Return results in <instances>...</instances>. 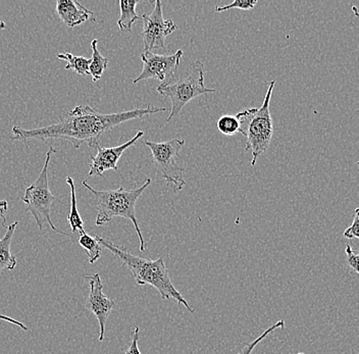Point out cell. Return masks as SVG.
Wrapping results in <instances>:
<instances>
[{"label": "cell", "mask_w": 359, "mask_h": 354, "mask_svg": "<svg viewBox=\"0 0 359 354\" xmlns=\"http://www.w3.org/2000/svg\"><path fill=\"white\" fill-rule=\"evenodd\" d=\"M276 81L269 83L262 107H253L236 114L241 126L242 135L246 138V151L252 156L251 167L257 158L268 150L273 135V123L269 111V103L275 88Z\"/></svg>", "instance_id": "obj_4"}, {"label": "cell", "mask_w": 359, "mask_h": 354, "mask_svg": "<svg viewBox=\"0 0 359 354\" xmlns=\"http://www.w3.org/2000/svg\"><path fill=\"white\" fill-rule=\"evenodd\" d=\"M297 354H305V353H297Z\"/></svg>", "instance_id": "obj_29"}, {"label": "cell", "mask_w": 359, "mask_h": 354, "mask_svg": "<svg viewBox=\"0 0 359 354\" xmlns=\"http://www.w3.org/2000/svg\"><path fill=\"white\" fill-rule=\"evenodd\" d=\"M343 235L347 239H359V207L354 210L353 222L351 226L344 231Z\"/></svg>", "instance_id": "obj_22"}, {"label": "cell", "mask_w": 359, "mask_h": 354, "mask_svg": "<svg viewBox=\"0 0 359 354\" xmlns=\"http://www.w3.org/2000/svg\"><path fill=\"white\" fill-rule=\"evenodd\" d=\"M150 183L151 180L147 179L141 187L136 189H126L120 187L116 190H95L86 181L82 182V185L87 188L95 198V203L98 208L96 226L105 225L116 217L130 219L134 224L135 230L138 235L139 242H140L139 250L141 252H145V241L137 221L135 207L139 197L142 195Z\"/></svg>", "instance_id": "obj_3"}, {"label": "cell", "mask_w": 359, "mask_h": 354, "mask_svg": "<svg viewBox=\"0 0 359 354\" xmlns=\"http://www.w3.org/2000/svg\"><path fill=\"white\" fill-rule=\"evenodd\" d=\"M215 91V89H208L204 86V66L199 60L193 62L187 77L174 83H161L157 87V92L161 95L170 98L172 103L167 123L179 114L191 100L203 94L213 93Z\"/></svg>", "instance_id": "obj_6"}, {"label": "cell", "mask_w": 359, "mask_h": 354, "mask_svg": "<svg viewBox=\"0 0 359 354\" xmlns=\"http://www.w3.org/2000/svg\"><path fill=\"white\" fill-rule=\"evenodd\" d=\"M67 183L69 184V189H71V210H69L67 222H69V227H71L72 233L75 234L76 232L83 234L85 233L84 222L79 214L77 207V198H76L75 183L71 177H67Z\"/></svg>", "instance_id": "obj_15"}, {"label": "cell", "mask_w": 359, "mask_h": 354, "mask_svg": "<svg viewBox=\"0 0 359 354\" xmlns=\"http://www.w3.org/2000/svg\"><path fill=\"white\" fill-rule=\"evenodd\" d=\"M358 172H359V161H358Z\"/></svg>", "instance_id": "obj_28"}, {"label": "cell", "mask_w": 359, "mask_h": 354, "mask_svg": "<svg viewBox=\"0 0 359 354\" xmlns=\"http://www.w3.org/2000/svg\"><path fill=\"white\" fill-rule=\"evenodd\" d=\"M144 135L142 131H139L131 140L123 143L120 147H102L100 145L96 147L97 154L96 156H91V165H90L89 176H103L104 172L116 171L118 170V163L122 158L123 152L130 147H133L135 143Z\"/></svg>", "instance_id": "obj_11"}, {"label": "cell", "mask_w": 359, "mask_h": 354, "mask_svg": "<svg viewBox=\"0 0 359 354\" xmlns=\"http://www.w3.org/2000/svg\"><path fill=\"white\" fill-rule=\"evenodd\" d=\"M95 238L100 242L101 246H104L107 250L114 253V257L120 259L123 266H127L139 286L154 287L163 299L172 298L179 304L185 306L191 313H194V309L191 308L187 300L182 297L181 292L172 283L170 273H168L163 259L161 257L156 261L143 259V257L132 254L131 252L122 247H118L109 239L103 238L98 235H95Z\"/></svg>", "instance_id": "obj_2"}, {"label": "cell", "mask_w": 359, "mask_h": 354, "mask_svg": "<svg viewBox=\"0 0 359 354\" xmlns=\"http://www.w3.org/2000/svg\"><path fill=\"white\" fill-rule=\"evenodd\" d=\"M6 23L4 21H0V30H4V29H6Z\"/></svg>", "instance_id": "obj_27"}, {"label": "cell", "mask_w": 359, "mask_h": 354, "mask_svg": "<svg viewBox=\"0 0 359 354\" xmlns=\"http://www.w3.org/2000/svg\"><path fill=\"white\" fill-rule=\"evenodd\" d=\"M139 333H140V329H139V327H135L131 344H130L129 348L127 349L125 354H142L138 346Z\"/></svg>", "instance_id": "obj_24"}, {"label": "cell", "mask_w": 359, "mask_h": 354, "mask_svg": "<svg viewBox=\"0 0 359 354\" xmlns=\"http://www.w3.org/2000/svg\"><path fill=\"white\" fill-rule=\"evenodd\" d=\"M0 320H6V322H11V324L20 327V328L22 329V330L28 331V328H27V327L25 326L22 322H19V320L13 319V318L8 317V315H1V313H0Z\"/></svg>", "instance_id": "obj_25"}, {"label": "cell", "mask_w": 359, "mask_h": 354, "mask_svg": "<svg viewBox=\"0 0 359 354\" xmlns=\"http://www.w3.org/2000/svg\"><path fill=\"white\" fill-rule=\"evenodd\" d=\"M154 4V12L150 15L144 13L141 17V21H143V53H152L156 49L163 48L165 38L177 29L172 20L163 19L161 1L156 0Z\"/></svg>", "instance_id": "obj_8"}, {"label": "cell", "mask_w": 359, "mask_h": 354, "mask_svg": "<svg viewBox=\"0 0 359 354\" xmlns=\"http://www.w3.org/2000/svg\"><path fill=\"white\" fill-rule=\"evenodd\" d=\"M167 107H148L133 111L116 114H100L89 105H78L72 111H67L58 118V122L48 126L24 129L13 126L11 129V140L24 141L28 147V140L46 141L65 139L72 143L75 149H80L86 143L91 149L100 145V139L105 132L123 123L136 118H146L156 113L167 111Z\"/></svg>", "instance_id": "obj_1"}, {"label": "cell", "mask_w": 359, "mask_h": 354, "mask_svg": "<svg viewBox=\"0 0 359 354\" xmlns=\"http://www.w3.org/2000/svg\"><path fill=\"white\" fill-rule=\"evenodd\" d=\"M358 275H359V271H358Z\"/></svg>", "instance_id": "obj_30"}, {"label": "cell", "mask_w": 359, "mask_h": 354, "mask_svg": "<svg viewBox=\"0 0 359 354\" xmlns=\"http://www.w3.org/2000/svg\"><path fill=\"white\" fill-rule=\"evenodd\" d=\"M183 55L182 49L170 55H154L152 53H141L140 57L143 62L142 72L133 81V83L137 84L141 81L148 79L163 82L168 78L172 77L179 68Z\"/></svg>", "instance_id": "obj_9"}, {"label": "cell", "mask_w": 359, "mask_h": 354, "mask_svg": "<svg viewBox=\"0 0 359 354\" xmlns=\"http://www.w3.org/2000/svg\"><path fill=\"white\" fill-rule=\"evenodd\" d=\"M285 327V322L283 320H279V322H276L273 326L269 327L268 330L264 332L259 337L257 338V339L253 340L252 342L246 343L243 347H242L241 350L239 351L238 354H251L252 353L253 349L259 344L262 340L266 339V337L269 335V334L273 333V331L277 330V329H283Z\"/></svg>", "instance_id": "obj_20"}, {"label": "cell", "mask_w": 359, "mask_h": 354, "mask_svg": "<svg viewBox=\"0 0 359 354\" xmlns=\"http://www.w3.org/2000/svg\"><path fill=\"white\" fill-rule=\"evenodd\" d=\"M139 2V0H121V17L118 21V26L122 32H132V27L135 22L139 20L141 21V17L136 13V6Z\"/></svg>", "instance_id": "obj_14"}, {"label": "cell", "mask_w": 359, "mask_h": 354, "mask_svg": "<svg viewBox=\"0 0 359 354\" xmlns=\"http://www.w3.org/2000/svg\"><path fill=\"white\" fill-rule=\"evenodd\" d=\"M55 154H56V149L49 147L48 151L46 152V158H45L41 172L38 176L37 180L27 188L24 196L22 197V201L26 205L25 212L32 214L40 230L43 229L45 224H48L49 227L53 231L67 236L66 233L62 232L55 227L50 217V208L53 203L55 201L62 203L60 198L51 193L50 189H49L48 167L51 156Z\"/></svg>", "instance_id": "obj_5"}, {"label": "cell", "mask_w": 359, "mask_h": 354, "mask_svg": "<svg viewBox=\"0 0 359 354\" xmlns=\"http://www.w3.org/2000/svg\"><path fill=\"white\" fill-rule=\"evenodd\" d=\"M144 144L151 151V158L156 165L157 172L167 181L174 185L175 192H180L186 186L184 180V168L181 165L180 150L183 149L185 141L175 138L165 142H150L145 141Z\"/></svg>", "instance_id": "obj_7"}, {"label": "cell", "mask_w": 359, "mask_h": 354, "mask_svg": "<svg viewBox=\"0 0 359 354\" xmlns=\"http://www.w3.org/2000/svg\"><path fill=\"white\" fill-rule=\"evenodd\" d=\"M97 43L98 40L94 39L90 44L92 49V58L89 66V75H91L92 81L95 83L101 79L109 64V58L101 55L98 50Z\"/></svg>", "instance_id": "obj_16"}, {"label": "cell", "mask_w": 359, "mask_h": 354, "mask_svg": "<svg viewBox=\"0 0 359 354\" xmlns=\"http://www.w3.org/2000/svg\"><path fill=\"white\" fill-rule=\"evenodd\" d=\"M89 281L90 292L87 298L86 308L95 315L100 324V337L98 340L102 342L104 340L105 327L107 319L111 315L112 308L116 306V301L105 297L103 293V285L100 274L85 275Z\"/></svg>", "instance_id": "obj_10"}, {"label": "cell", "mask_w": 359, "mask_h": 354, "mask_svg": "<svg viewBox=\"0 0 359 354\" xmlns=\"http://www.w3.org/2000/svg\"><path fill=\"white\" fill-rule=\"evenodd\" d=\"M8 201L0 200V219H4V224H2V226H4V227H6V212H8Z\"/></svg>", "instance_id": "obj_26"}, {"label": "cell", "mask_w": 359, "mask_h": 354, "mask_svg": "<svg viewBox=\"0 0 359 354\" xmlns=\"http://www.w3.org/2000/svg\"><path fill=\"white\" fill-rule=\"evenodd\" d=\"M18 225H19V222L17 221L6 227V234L0 239V274L4 270H15V266H17V259L11 253V246Z\"/></svg>", "instance_id": "obj_13"}, {"label": "cell", "mask_w": 359, "mask_h": 354, "mask_svg": "<svg viewBox=\"0 0 359 354\" xmlns=\"http://www.w3.org/2000/svg\"><path fill=\"white\" fill-rule=\"evenodd\" d=\"M257 4V0H235L233 4H228V6H217L215 12L222 13L226 11L232 10V8H239V10L249 11L253 10Z\"/></svg>", "instance_id": "obj_21"}, {"label": "cell", "mask_w": 359, "mask_h": 354, "mask_svg": "<svg viewBox=\"0 0 359 354\" xmlns=\"http://www.w3.org/2000/svg\"><path fill=\"white\" fill-rule=\"evenodd\" d=\"M217 129L222 134L226 136H233L235 134L242 133L239 120L236 116H221L217 121Z\"/></svg>", "instance_id": "obj_19"}, {"label": "cell", "mask_w": 359, "mask_h": 354, "mask_svg": "<svg viewBox=\"0 0 359 354\" xmlns=\"http://www.w3.org/2000/svg\"><path fill=\"white\" fill-rule=\"evenodd\" d=\"M79 244H80L81 247L86 250L90 264L96 263L100 259L102 248H101V244L95 238V236H91V235L87 234L86 232L83 233V234H80Z\"/></svg>", "instance_id": "obj_18"}, {"label": "cell", "mask_w": 359, "mask_h": 354, "mask_svg": "<svg viewBox=\"0 0 359 354\" xmlns=\"http://www.w3.org/2000/svg\"><path fill=\"white\" fill-rule=\"evenodd\" d=\"M347 257V266L351 268L353 272L358 273L359 271V253H356L352 250L351 246L347 245L345 250Z\"/></svg>", "instance_id": "obj_23"}, {"label": "cell", "mask_w": 359, "mask_h": 354, "mask_svg": "<svg viewBox=\"0 0 359 354\" xmlns=\"http://www.w3.org/2000/svg\"><path fill=\"white\" fill-rule=\"evenodd\" d=\"M56 13L62 23L69 28L81 26L88 21L95 22L93 12L76 0H57Z\"/></svg>", "instance_id": "obj_12"}, {"label": "cell", "mask_w": 359, "mask_h": 354, "mask_svg": "<svg viewBox=\"0 0 359 354\" xmlns=\"http://www.w3.org/2000/svg\"><path fill=\"white\" fill-rule=\"evenodd\" d=\"M58 60H66V69H73L78 75H89V66L91 64V58L77 57L72 53H60L56 55Z\"/></svg>", "instance_id": "obj_17"}]
</instances>
